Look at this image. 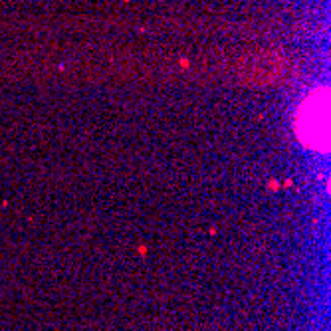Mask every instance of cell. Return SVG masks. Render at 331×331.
I'll use <instances>...</instances> for the list:
<instances>
[{"instance_id":"1","label":"cell","mask_w":331,"mask_h":331,"mask_svg":"<svg viewBox=\"0 0 331 331\" xmlns=\"http://www.w3.org/2000/svg\"><path fill=\"white\" fill-rule=\"evenodd\" d=\"M298 133L299 139L308 147L319 149V137L327 147V89L313 91L308 99L299 105L298 111Z\"/></svg>"}]
</instances>
